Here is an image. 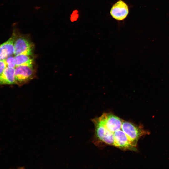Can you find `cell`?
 Listing matches in <instances>:
<instances>
[{
  "label": "cell",
  "instance_id": "6da1fadb",
  "mask_svg": "<svg viewBox=\"0 0 169 169\" xmlns=\"http://www.w3.org/2000/svg\"><path fill=\"white\" fill-rule=\"evenodd\" d=\"M95 127L94 143L109 145L124 151H138L139 139L150 134L141 125L125 121L111 113L92 120Z\"/></svg>",
  "mask_w": 169,
  "mask_h": 169
},
{
  "label": "cell",
  "instance_id": "7a4b0ae2",
  "mask_svg": "<svg viewBox=\"0 0 169 169\" xmlns=\"http://www.w3.org/2000/svg\"><path fill=\"white\" fill-rule=\"evenodd\" d=\"M34 46L28 37L16 33L14 42L15 56L19 54L33 55Z\"/></svg>",
  "mask_w": 169,
  "mask_h": 169
},
{
  "label": "cell",
  "instance_id": "3957f363",
  "mask_svg": "<svg viewBox=\"0 0 169 169\" xmlns=\"http://www.w3.org/2000/svg\"><path fill=\"white\" fill-rule=\"evenodd\" d=\"M34 66H16L15 68V84L21 86L33 79L36 73Z\"/></svg>",
  "mask_w": 169,
  "mask_h": 169
},
{
  "label": "cell",
  "instance_id": "277c9868",
  "mask_svg": "<svg viewBox=\"0 0 169 169\" xmlns=\"http://www.w3.org/2000/svg\"><path fill=\"white\" fill-rule=\"evenodd\" d=\"M129 8L127 4L122 0H119L112 6L110 13L113 18L122 21L128 16Z\"/></svg>",
  "mask_w": 169,
  "mask_h": 169
},
{
  "label": "cell",
  "instance_id": "5b68a950",
  "mask_svg": "<svg viewBox=\"0 0 169 169\" xmlns=\"http://www.w3.org/2000/svg\"><path fill=\"white\" fill-rule=\"evenodd\" d=\"M15 34V32H13L8 40L0 44V60L5 59L14 54Z\"/></svg>",
  "mask_w": 169,
  "mask_h": 169
},
{
  "label": "cell",
  "instance_id": "8992f818",
  "mask_svg": "<svg viewBox=\"0 0 169 169\" xmlns=\"http://www.w3.org/2000/svg\"><path fill=\"white\" fill-rule=\"evenodd\" d=\"M15 68L7 67L0 75V84H15Z\"/></svg>",
  "mask_w": 169,
  "mask_h": 169
},
{
  "label": "cell",
  "instance_id": "52a82bcc",
  "mask_svg": "<svg viewBox=\"0 0 169 169\" xmlns=\"http://www.w3.org/2000/svg\"><path fill=\"white\" fill-rule=\"evenodd\" d=\"M16 61V66H34V61L33 55L19 54L14 57Z\"/></svg>",
  "mask_w": 169,
  "mask_h": 169
},
{
  "label": "cell",
  "instance_id": "ba28073f",
  "mask_svg": "<svg viewBox=\"0 0 169 169\" xmlns=\"http://www.w3.org/2000/svg\"><path fill=\"white\" fill-rule=\"evenodd\" d=\"M7 67L9 68H15L16 66V61L15 57L10 56L5 59Z\"/></svg>",
  "mask_w": 169,
  "mask_h": 169
},
{
  "label": "cell",
  "instance_id": "9c48e42d",
  "mask_svg": "<svg viewBox=\"0 0 169 169\" xmlns=\"http://www.w3.org/2000/svg\"><path fill=\"white\" fill-rule=\"evenodd\" d=\"M7 67L5 59L0 60V75Z\"/></svg>",
  "mask_w": 169,
  "mask_h": 169
},
{
  "label": "cell",
  "instance_id": "30bf717a",
  "mask_svg": "<svg viewBox=\"0 0 169 169\" xmlns=\"http://www.w3.org/2000/svg\"><path fill=\"white\" fill-rule=\"evenodd\" d=\"M24 168V167L23 166H22V167H18V168L19 169H23Z\"/></svg>",
  "mask_w": 169,
  "mask_h": 169
}]
</instances>
